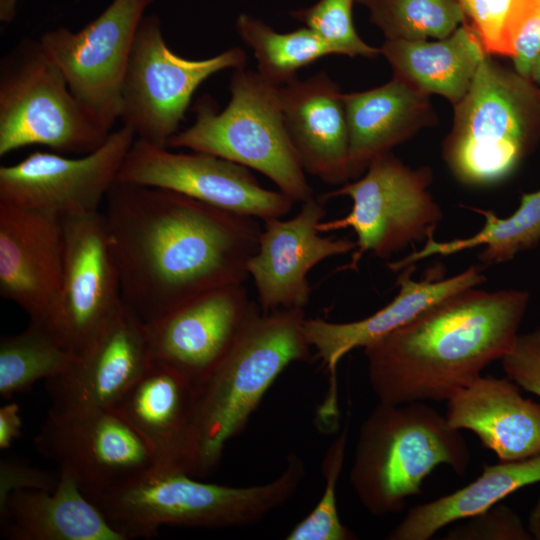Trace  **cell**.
<instances>
[{
	"label": "cell",
	"mask_w": 540,
	"mask_h": 540,
	"mask_svg": "<svg viewBox=\"0 0 540 540\" xmlns=\"http://www.w3.org/2000/svg\"><path fill=\"white\" fill-rule=\"evenodd\" d=\"M540 54V1L523 28L516 42L513 60L515 72L529 80L533 65Z\"/></svg>",
	"instance_id": "38"
},
{
	"label": "cell",
	"mask_w": 540,
	"mask_h": 540,
	"mask_svg": "<svg viewBox=\"0 0 540 540\" xmlns=\"http://www.w3.org/2000/svg\"><path fill=\"white\" fill-rule=\"evenodd\" d=\"M484 218L483 227L474 235L449 241L429 237L424 246L399 260L389 262L392 272L434 255L448 256L467 249L482 247L479 260L485 265L507 262L540 242V189L521 196L518 208L507 217H499L491 210L468 207Z\"/></svg>",
	"instance_id": "28"
},
{
	"label": "cell",
	"mask_w": 540,
	"mask_h": 540,
	"mask_svg": "<svg viewBox=\"0 0 540 540\" xmlns=\"http://www.w3.org/2000/svg\"><path fill=\"white\" fill-rule=\"evenodd\" d=\"M195 405L194 382L153 361L113 409L147 445L157 467L188 473Z\"/></svg>",
	"instance_id": "21"
},
{
	"label": "cell",
	"mask_w": 540,
	"mask_h": 540,
	"mask_svg": "<svg viewBox=\"0 0 540 540\" xmlns=\"http://www.w3.org/2000/svg\"><path fill=\"white\" fill-rule=\"evenodd\" d=\"M500 362L510 380L540 397V326L518 334L512 348Z\"/></svg>",
	"instance_id": "36"
},
{
	"label": "cell",
	"mask_w": 540,
	"mask_h": 540,
	"mask_svg": "<svg viewBox=\"0 0 540 540\" xmlns=\"http://www.w3.org/2000/svg\"><path fill=\"white\" fill-rule=\"evenodd\" d=\"M258 308L244 284L206 291L146 324L152 359L198 384L225 357Z\"/></svg>",
	"instance_id": "16"
},
{
	"label": "cell",
	"mask_w": 540,
	"mask_h": 540,
	"mask_svg": "<svg viewBox=\"0 0 540 540\" xmlns=\"http://www.w3.org/2000/svg\"><path fill=\"white\" fill-rule=\"evenodd\" d=\"M112 131L85 108L40 40L24 37L0 61V156L31 145L78 156Z\"/></svg>",
	"instance_id": "8"
},
{
	"label": "cell",
	"mask_w": 540,
	"mask_h": 540,
	"mask_svg": "<svg viewBox=\"0 0 540 540\" xmlns=\"http://www.w3.org/2000/svg\"><path fill=\"white\" fill-rule=\"evenodd\" d=\"M356 0H318L313 5L294 10L292 18L315 32L331 54L350 57H375L380 49L365 43L356 32L352 7Z\"/></svg>",
	"instance_id": "34"
},
{
	"label": "cell",
	"mask_w": 540,
	"mask_h": 540,
	"mask_svg": "<svg viewBox=\"0 0 540 540\" xmlns=\"http://www.w3.org/2000/svg\"><path fill=\"white\" fill-rule=\"evenodd\" d=\"M540 482V454L484 464L479 477L453 493L411 508L387 535L389 540H427L447 525L500 503L513 492Z\"/></svg>",
	"instance_id": "27"
},
{
	"label": "cell",
	"mask_w": 540,
	"mask_h": 540,
	"mask_svg": "<svg viewBox=\"0 0 540 540\" xmlns=\"http://www.w3.org/2000/svg\"><path fill=\"white\" fill-rule=\"evenodd\" d=\"M527 527L533 539L540 540V498L530 511Z\"/></svg>",
	"instance_id": "40"
},
{
	"label": "cell",
	"mask_w": 540,
	"mask_h": 540,
	"mask_svg": "<svg viewBox=\"0 0 540 540\" xmlns=\"http://www.w3.org/2000/svg\"><path fill=\"white\" fill-rule=\"evenodd\" d=\"M432 182L427 167L412 169L390 152L374 159L355 181L321 196L326 200L346 196L351 210L343 217L325 221L317 228L326 233L350 228L356 248L341 270H358L365 254L386 259L396 252L434 236L443 213L429 192Z\"/></svg>",
	"instance_id": "9"
},
{
	"label": "cell",
	"mask_w": 540,
	"mask_h": 540,
	"mask_svg": "<svg viewBox=\"0 0 540 540\" xmlns=\"http://www.w3.org/2000/svg\"><path fill=\"white\" fill-rule=\"evenodd\" d=\"M454 106L443 156L466 185L488 186L508 178L540 134V90L488 54Z\"/></svg>",
	"instance_id": "7"
},
{
	"label": "cell",
	"mask_w": 540,
	"mask_h": 540,
	"mask_svg": "<svg viewBox=\"0 0 540 540\" xmlns=\"http://www.w3.org/2000/svg\"><path fill=\"white\" fill-rule=\"evenodd\" d=\"M246 60L239 47L199 60L179 56L168 47L158 16L144 15L123 80L122 125L130 127L136 139L166 147L197 88L220 71L244 66Z\"/></svg>",
	"instance_id": "10"
},
{
	"label": "cell",
	"mask_w": 540,
	"mask_h": 540,
	"mask_svg": "<svg viewBox=\"0 0 540 540\" xmlns=\"http://www.w3.org/2000/svg\"><path fill=\"white\" fill-rule=\"evenodd\" d=\"M63 220L0 203V295L52 328L62 287Z\"/></svg>",
	"instance_id": "18"
},
{
	"label": "cell",
	"mask_w": 540,
	"mask_h": 540,
	"mask_svg": "<svg viewBox=\"0 0 540 540\" xmlns=\"http://www.w3.org/2000/svg\"><path fill=\"white\" fill-rule=\"evenodd\" d=\"M22 419L20 408L14 403H7L0 408V449L9 448L21 436Z\"/></svg>",
	"instance_id": "39"
},
{
	"label": "cell",
	"mask_w": 540,
	"mask_h": 540,
	"mask_svg": "<svg viewBox=\"0 0 540 540\" xmlns=\"http://www.w3.org/2000/svg\"><path fill=\"white\" fill-rule=\"evenodd\" d=\"M464 523L450 529L447 540H532L527 526L509 506L497 503L464 519Z\"/></svg>",
	"instance_id": "35"
},
{
	"label": "cell",
	"mask_w": 540,
	"mask_h": 540,
	"mask_svg": "<svg viewBox=\"0 0 540 540\" xmlns=\"http://www.w3.org/2000/svg\"><path fill=\"white\" fill-rule=\"evenodd\" d=\"M122 125L95 151L78 157L35 151L0 166V203L52 213L61 219L99 211L134 143Z\"/></svg>",
	"instance_id": "12"
},
{
	"label": "cell",
	"mask_w": 540,
	"mask_h": 540,
	"mask_svg": "<svg viewBox=\"0 0 540 540\" xmlns=\"http://www.w3.org/2000/svg\"><path fill=\"white\" fill-rule=\"evenodd\" d=\"M380 53L394 78L419 92L443 96L456 105L467 93L487 53L466 21L436 41L386 39Z\"/></svg>",
	"instance_id": "26"
},
{
	"label": "cell",
	"mask_w": 540,
	"mask_h": 540,
	"mask_svg": "<svg viewBox=\"0 0 540 540\" xmlns=\"http://www.w3.org/2000/svg\"><path fill=\"white\" fill-rule=\"evenodd\" d=\"M470 461L460 430L427 402L379 403L360 425L349 482L368 513L386 516L402 512L436 467L463 476Z\"/></svg>",
	"instance_id": "5"
},
{
	"label": "cell",
	"mask_w": 540,
	"mask_h": 540,
	"mask_svg": "<svg viewBox=\"0 0 540 540\" xmlns=\"http://www.w3.org/2000/svg\"><path fill=\"white\" fill-rule=\"evenodd\" d=\"M59 478V471L55 474L34 467L20 458L3 457L0 460V505L16 490L53 491Z\"/></svg>",
	"instance_id": "37"
},
{
	"label": "cell",
	"mask_w": 540,
	"mask_h": 540,
	"mask_svg": "<svg viewBox=\"0 0 540 540\" xmlns=\"http://www.w3.org/2000/svg\"><path fill=\"white\" fill-rule=\"evenodd\" d=\"M305 319L304 309L262 312L258 308L225 357L195 384L189 475H210L218 467L227 443L242 432L278 376L290 364L309 359Z\"/></svg>",
	"instance_id": "4"
},
{
	"label": "cell",
	"mask_w": 540,
	"mask_h": 540,
	"mask_svg": "<svg viewBox=\"0 0 540 540\" xmlns=\"http://www.w3.org/2000/svg\"><path fill=\"white\" fill-rule=\"evenodd\" d=\"M283 119L305 172L328 185L351 180L343 93L326 73L279 87Z\"/></svg>",
	"instance_id": "22"
},
{
	"label": "cell",
	"mask_w": 540,
	"mask_h": 540,
	"mask_svg": "<svg viewBox=\"0 0 540 540\" xmlns=\"http://www.w3.org/2000/svg\"><path fill=\"white\" fill-rule=\"evenodd\" d=\"M104 217L123 304L145 324L215 288L244 284L262 228L168 189L116 180Z\"/></svg>",
	"instance_id": "1"
},
{
	"label": "cell",
	"mask_w": 540,
	"mask_h": 540,
	"mask_svg": "<svg viewBox=\"0 0 540 540\" xmlns=\"http://www.w3.org/2000/svg\"><path fill=\"white\" fill-rule=\"evenodd\" d=\"M529 80L534 85L540 86V54L533 65Z\"/></svg>",
	"instance_id": "42"
},
{
	"label": "cell",
	"mask_w": 540,
	"mask_h": 540,
	"mask_svg": "<svg viewBox=\"0 0 540 540\" xmlns=\"http://www.w3.org/2000/svg\"><path fill=\"white\" fill-rule=\"evenodd\" d=\"M77 358L47 324L31 321L21 332L0 340V395L12 398L35 382L66 370Z\"/></svg>",
	"instance_id": "29"
},
{
	"label": "cell",
	"mask_w": 540,
	"mask_h": 540,
	"mask_svg": "<svg viewBox=\"0 0 540 540\" xmlns=\"http://www.w3.org/2000/svg\"><path fill=\"white\" fill-rule=\"evenodd\" d=\"M485 52L512 58L516 39L540 0H458Z\"/></svg>",
	"instance_id": "32"
},
{
	"label": "cell",
	"mask_w": 540,
	"mask_h": 540,
	"mask_svg": "<svg viewBox=\"0 0 540 540\" xmlns=\"http://www.w3.org/2000/svg\"><path fill=\"white\" fill-rule=\"evenodd\" d=\"M446 402L448 424L474 433L499 461L540 454V404L508 377L481 375Z\"/></svg>",
	"instance_id": "23"
},
{
	"label": "cell",
	"mask_w": 540,
	"mask_h": 540,
	"mask_svg": "<svg viewBox=\"0 0 540 540\" xmlns=\"http://www.w3.org/2000/svg\"><path fill=\"white\" fill-rule=\"evenodd\" d=\"M34 445L85 494L118 486L156 466L147 445L114 409H49Z\"/></svg>",
	"instance_id": "14"
},
{
	"label": "cell",
	"mask_w": 540,
	"mask_h": 540,
	"mask_svg": "<svg viewBox=\"0 0 540 540\" xmlns=\"http://www.w3.org/2000/svg\"><path fill=\"white\" fill-rule=\"evenodd\" d=\"M371 21L390 40L443 39L466 21L458 0H375Z\"/></svg>",
	"instance_id": "31"
},
{
	"label": "cell",
	"mask_w": 540,
	"mask_h": 540,
	"mask_svg": "<svg viewBox=\"0 0 540 540\" xmlns=\"http://www.w3.org/2000/svg\"><path fill=\"white\" fill-rule=\"evenodd\" d=\"M529 295L461 290L363 348L379 403L448 401L513 346Z\"/></svg>",
	"instance_id": "2"
},
{
	"label": "cell",
	"mask_w": 540,
	"mask_h": 540,
	"mask_svg": "<svg viewBox=\"0 0 540 540\" xmlns=\"http://www.w3.org/2000/svg\"><path fill=\"white\" fill-rule=\"evenodd\" d=\"M324 201L311 197L292 218L263 221L257 251L248 263L262 312L304 309L311 295L309 272L356 248L353 240L320 235L317 226L326 216Z\"/></svg>",
	"instance_id": "17"
},
{
	"label": "cell",
	"mask_w": 540,
	"mask_h": 540,
	"mask_svg": "<svg viewBox=\"0 0 540 540\" xmlns=\"http://www.w3.org/2000/svg\"><path fill=\"white\" fill-rule=\"evenodd\" d=\"M349 133L351 179H357L377 157L389 153L431 123L428 96L393 79L379 87L343 93Z\"/></svg>",
	"instance_id": "24"
},
{
	"label": "cell",
	"mask_w": 540,
	"mask_h": 540,
	"mask_svg": "<svg viewBox=\"0 0 540 540\" xmlns=\"http://www.w3.org/2000/svg\"><path fill=\"white\" fill-rule=\"evenodd\" d=\"M241 40L252 49L258 73L276 86L296 78L297 71L323 56L331 54L328 46L308 27L280 33L262 20L240 14L235 23Z\"/></svg>",
	"instance_id": "30"
},
{
	"label": "cell",
	"mask_w": 540,
	"mask_h": 540,
	"mask_svg": "<svg viewBox=\"0 0 540 540\" xmlns=\"http://www.w3.org/2000/svg\"><path fill=\"white\" fill-rule=\"evenodd\" d=\"M62 220L63 278L52 329L78 356L114 321L124 304L103 212Z\"/></svg>",
	"instance_id": "15"
},
{
	"label": "cell",
	"mask_w": 540,
	"mask_h": 540,
	"mask_svg": "<svg viewBox=\"0 0 540 540\" xmlns=\"http://www.w3.org/2000/svg\"><path fill=\"white\" fill-rule=\"evenodd\" d=\"M153 0H112L74 32L57 27L39 40L78 99L112 131L120 119L121 92L134 38Z\"/></svg>",
	"instance_id": "11"
},
{
	"label": "cell",
	"mask_w": 540,
	"mask_h": 540,
	"mask_svg": "<svg viewBox=\"0 0 540 540\" xmlns=\"http://www.w3.org/2000/svg\"><path fill=\"white\" fill-rule=\"evenodd\" d=\"M17 13V0H0V20L10 23Z\"/></svg>",
	"instance_id": "41"
},
{
	"label": "cell",
	"mask_w": 540,
	"mask_h": 540,
	"mask_svg": "<svg viewBox=\"0 0 540 540\" xmlns=\"http://www.w3.org/2000/svg\"><path fill=\"white\" fill-rule=\"evenodd\" d=\"M348 429L328 446L321 464L324 490L311 512L287 534V540H353L352 533L341 521L336 502V487L345 460Z\"/></svg>",
	"instance_id": "33"
},
{
	"label": "cell",
	"mask_w": 540,
	"mask_h": 540,
	"mask_svg": "<svg viewBox=\"0 0 540 540\" xmlns=\"http://www.w3.org/2000/svg\"><path fill=\"white\" fill-rule=\"evenodd\" d=\"M118 181L175 191L261 221L283 217L295 203L262 187L249 168L207 153H180L135 139Z\"/></svg>",
	"instance_id": "13"
},
{
	"label": "cell",
	"mask_w": 540,
	"mask_h": 540,
	"mask_svg": "<svg viewBox=\"0 0 540 540\" xmlns=\"http://www.w3.org/2000/svg\"><path fill=\"white\" fill-rule=\"evenodd\" d=\"M227 106L218 111L203 95L193 107L194 122L166 144L215 155L254 169L269 178L294 202L313 197L305 171L285 127L279 86L258 72L236 68Z\"/></svg>",
	"instance_id": "6"
},
{
	"label": "cell",
	"mask_w": 540,
	"mask_h": 540,
	"mask_svg": "<svg viewBox=\"0 0 540 540\" xmlns=\"http://www.w3.org/2000/svg\"><path fill=\"white\" fill-rule=\"evenodd\" d=\"M356 1L359 3L366 4V5H370L375 0H356Z\"/></svg>",
	"instance_id": "43"
},
{
	"label": "cell",
	"mask_w": 540,
	"mask_h": 540,
	"mask_svg": "<svg viewBox=\"0 0 540 540\" xmlns=\"http://www.w3.org/2000/svg\"><path fill=\"white\" fill-rule=\"evenodd\" d=\"M53 491L16 490L0 505V530L10 540H123L67 472Z\"/></svg>",
	"instance_id": "25"
},
{
	"label": "cell",
	"mask_w": 540,
	"mask_h": 540,
	"mask_svg": "<svg viewBox=\"0 0 540 540\" xmlns=\"http://www.w3.org/2000/svg\"><path fill=\"white\" fill-rule=\"evenodd\" d=\"M304 476V462L291 453L280 475L264 484L206 483L154 466L128 482L85 495L123 540L150 539L164 525L223 529L258 523L293 497Z\"/></svg>",
	"instance_id": "3"
},
{
	"label": "cell",
	"mask_w": 540,
	"mask_h": 540,
	"mask_svg": "<svg viewBox=\"0 0 540 540\" xmlns=\"http://www.w3.org/2000/svg\"><path fill=\"white\" fill-rule=\"evenodd\" d=\"M152 363L146 324L124 305L66 370L45 381L50 409H113Z\"/></svg>",
	"instance_id": "19"
},
{
	"label": "cell",
	"mask_w": 540,
	"mask_h": 540,
	"mask_svg": "<svg viewBox=\"0 0 540 540\" xmlns=\"http://www.w3.org/2000/svg\"><path fill=\"white\" fill-rule=\"evenodd\" d=\"M415 269L413 264L398 272L397 294L368 317L350 322L305 319L303 331L306 341L327 366L333 378L337 364L347 353L364 348L396 330L444 298L461 290L477 287L486 280L480 265H473L450 277H444L439 269H431L420 280L412 278Z\"/></svg>",
	"instance_id": "20"
}]
</instances>
